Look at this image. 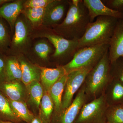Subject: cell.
Listing matches in <instances>:
<instances>
[{"instance_id":"14","label":"cell","mask_w":123,"mask_h":123,"mask_svg":"<svg viewBox=\"0 0 123 123\" xmlns=\"http://www.w3.org/2000/svg\"><path fill=\"white\" fill-rule=\"evenodd\" d=\"M24 1L25 0H13L0 7V17L9 24L12 35L16 21L24 10Z\"/></svg>"},{"instance_id":"34","label":"cell","mask_w":123,"mask_h":123,"mask_svg":"<svg viewBox=\"0 0 123 123\" xmlns=\"http://www.w3.org/2000/svg\"><path fill=\"white\" fill-rule=\"evenodd\" d=\"M0 123H14L11 121H4L0 119Z\"/></svg>"},{"instance_id":"3","label":"cell","mask_w":123,"mask_h":123,"mask_svg":"<svg viewBox=\"0 0 123 123\" xmlns=\"http://www.w3.org/2000/svg\"><path fill=\"white\" fill-rule=\"evenodd\" d=\"M118 19L108 16H99L88 24L85 32L78 40V49L98 44H109Z\"/></svg>"},{"instance_id":"2","label":"cell","mask_w":123,"mask_h":123,"mask_svg":"<svg viewBox=\"0 0 123 123\" xmlns=\"http://www.w3.org/2000/svg\"><path fill=\"white\" fill-rule=\"evenodd\" d=\"M33 39L45 38L52 44L55 49L54 53L51 58L57 63L65 62V65L70 62L78 50V40L66 39L57 34L53 29L42 25L34 29Z\"/></svg>"},{"instance_id":"24","label":"cell","mask_w":123,"mask_h":123,"mask_svg":"<svg viewBox=\"0 0 123 123\" xmlns=\"http://www.w3.org/2000/svg\"><path fill=\"white\" fill-rule=\"evenodd\" d=\"M0 119L14 123H20L22 121L16 116L11 109L8 99L0 91Z\"/></svg>"},{"instance_id":"32","label":"cell","mask_w":123,"mask_h":123,"mask_svg":"<svg viewBox=\"0 0 123 123\" xmlns=\"http://www.w3.org/2000/svg\"><path fill=\"white\" fill-rule=\"evenodd\" d=\"M31 123H43L38 115H35Z\"/></svg>"},{"instance_id":"31","label":"cell","mask_w":123,"mask_h":123,"mask_svg":"<svg viewBox=\"0 0 123 123\" xmlns=\"http://www.w3.org/2000/svg\"><path fill=\"white\" fill-rule=\"evenodd\" d=\"M7 55L0 54V82L7 80L6 64Z\"/></svg>"},{"instance_id":"10","label":"cell","mask_w":123,"mask_h":123,"mask_svg":"<svg viewBox=\"0 0 123 123\" xmlns=\"http://www.w3.org/2000/svg\"><path fill=\"white\" fill-rule=\"evenodd\" d=\"M88 98L83 85L70 105L59 115L52 117V123H74L81 109L86 103Z\"/></svg>"},{"instance_id":"23","label":"cell","mask_w":123,"mask_h":123,"mask_svg":"<svg viewBox=\"0 0 123 123\" xmlns=\"http://www.w3.org/2000/svg\"><path fill=\"white\" fill-rule=\"evenodd\" d=\"M6 69V81H22V70L17 57L7 55Z\"/></svg>"},{"instance_id":"8","label":"cell","mask_w":123,"mask_h":123,"mask_svg":"<svg viewBox=\"0 0 123 123\" xmlns=\"http://www.w3.org/2000/svg\"><path fill=\"white\" fill-rule=\"evenodd\" d=\"M92 68H87L78 69L68 74V79L62 97L60 112L70 105L73 101L74 95L84 84L87 74Z\"/></svg>"},{"instance_id":"15","label":"cell","mask_w":123,"mask_h":123,"mask_svg":"<svg viewBox=\"0 0 123 123\" xmlns=\"http://www.w3.org/2000/svg\"><path fill=\"white\" fill-rule=\"evenodd\" d=\"M109 45V59L112 63L123 56V19L118 20Z\"/></svg>"},{"instance_id":"11","label":"cell","mask_w":123,"mask_h":123,"mask_svg":"<svg viewBox=\"0 0 123 123\" xmlns=\"http://www.w3.org/2000/svg\"><path fill=\"white\" fill-rule=\"evenodd\" d=\"M55 51L54 47L48 40L45 38H38L33 40L25 56L31 63L38 65V61L48 62Z\"/></svg>"},{"instance_id":"18","label":"cell","mask_w":123,"mask_h":123,"mask_svg":"<svg viewBox=\"0 0 123 123\" xmlns=\"http://www.w3.org/2000/svg\"><path fill=\"white\" fill-rule=\"evenodd\" d=\"M105 93L108 105L123 104V82L112 78Z\"/></svg>"},{"instance_id":"21","label":"cell","mask_w":123,"mask_h":123,"mask_svg":"<svg viewBox=\"0 0 123 123\" xmlns=\"http://www.w3.org/2000/svg\"><path fill=\"white\" fill-rule=\"evenodd\" d=\"M12 35L9 24L0 17V54L8 55Z\"/></svg>"},{"instance_id":"28","label":"cell","mask_w":123,"mask_h":123,"mask_svg":"<svg viewBox=\"0 0 123 123\" xmlns=\"http://www.w3.org/2000/svg\"><path fill=\"white\" fill-rule=\"evenodd\" d=\"M110 72L112 78L123 83V56L111 63Z\"/></svg>"},{"instance_id":"35","label":"cell","mask_w":123,"mask_h":123,"mask_svg":"<svg viewBox=\"0 0 123 123\" xmlns=\"http://www.w3.org/2000/svg\"></svg>"},{"instance_id":"33","label":"cell","mask_w":123,"mask_h":123,"mask_svg":"<svg viewBox=\"0 0 123 123\" xmlns=\"http://www.w3.org/2000/svg\"><path fill=\"white\" fill-rule=\"evenodd\" d=\"M13 0H0V7L8 2L12 1Z\"/></svg>"},{"instance_id":"27","label":"cell","mask_w":123,"mask_h":123,"mask_svg":"<svg viewBox=\"0 0 123 123\" xmlns=\"http://www.w3.org/2000/svg\"><path fill=\"white\" fill-rule=\"evenodd\" d=\"M106 118L108 123H123V104L108 106Z\"/></svg>"},{"instance_id":"1","label":"cell","mask_w":123,"mask_h":123,"mask_svg":"<svg viewBox=\"0 0 123 123\" xmlns=\"http://www.w3.org/2000/svg\"><path fill=\"white\" fill-rule=\"evenodd\" d=\"M69 4L68 11L63 21L52 29L66 39L79 40L90 22L88 10L83 0H69Z\"/></svg>"},{"instance_id":"29","label":"cell","mask_w":123,"mask_h":123,"mask_svg":"<svg viewBox=\"0 0 123 123\" xmlns=\"http://www.w3.org/2000/svg\"><path fill=\"white\" fill-rule=\"evenodd\" d=\"M53 0H25L24 8H44Z\"/></svg>"},{"instance_id":"20","label":"cell","mask_w":123,"mask_h":123,"mask_svg":"<svg viewBox=\"0 0 123 123\" xmlns=\"http://www.w3.org/2000/svg\"><path fill=\"white\" fill-rule=\"evenodd\" d=\"M54 110L53 101L50 96L49 91L44 90L42 98L38 116L43 123H52V119Z\"/></svg>"},{"instance_id":"19","label":"cell","mask_w":123,"mask_h":123,"mask_svg":"<svg viewBox=\"0 0 123 123\" xmlns=\"http://www.w3.org/2000/svg\"><path fill=\"white\" fill-rule=\"evenodd\" d=\"M68 77V74L64 75L49 90V94L54 105L55 112L52 117L56 116L61 112L62 97Z\"/></svg>"},{"instance_id":"5","label":"cell","mask_w":123,"mask_h":123,"mask_svg":"<svg viewBox=\"0 0 123 123\" xmlns=\"http://www.w3.org/2000/svg\"><path fill=\"white\" fill-rule=\"evenodd\" d=\"M109 45L103 43L78 49L72 60L63 66L66 74L78 69L93 68L108 50Z\"/></svg>"},{"instance_id":"26","label":"cell","mask_w":123,"mask_h":123,"mask_svg":"<svg viewBox=\"0 0 123 123\" xmlns=\"http://www.w3.org/2000/svg\"><path fill=\"white\" fill-rule=\"evenodd\" d=\"M45 8H25L22 13L29 20L34 29L43 25Z\"/></svg>"},{"instance_id":"17","label":"cell","mask_w":123,"mask_h":123,"mask_svg":"<svg viewBox=\"0 0 123 123\" xmlns=\"http://www.w3.org/2000/svg\"><path fill=\"white\" fill-rule=\"evenodd\" d=\"M41 69L40 82L44 90L49 91L51 87L66 74L63 66L51 68L40 66Z\"/></svg>"},{"instance_id":"13","label":"cell","mask_w":123,"mask_h":123,"mask_svg":"<svg viewBox=\"0 0 123 123\" xmlns=\"http://www.w3.org/2000/svg\"><path fill=\"white\" fill-rule=\"evenodd\" d=\"M88 9L90 22L99 16H108L123 19V13L113 10L107 7L101 0H83Z\"/></svg>"},{"instance_id":"4","label":"cell","mask_w":123,"mask_h":123,"mask_svg":"<svg viewBox=\"0 0 123 123\" xmlns=\"http://www.w3.org/2000/svg\"><path fill=\"white\" fill-rule=\"evenodd\" d=\"M111 62L108 50L87 74L83 85L88 98L93 99L105 93L112 80L110 72Z\"/></svg>"},{"instance_id":"30","label":"cell","mask_w":123,"mask_h":123,"mask_svg":"<svg viewBox=\"0 0 123 123\" xmlns=\"http://www.w3.org/2000/svg\"><path fill=\"white\" fill-rule=\"evenodd\" d=\"M102 1L110 8L123 13V0H103Z\"/></svg>"},{"instance_id":"25","label":"cell","mask_w":123,"mask_h":123,"mask_svg":"<svg viewBox=\"0 0 123 123\" xmlns=\"http://www.w3.org/2000/svg\"><path fill=\"white\" fill-rule=\"evenodd\" d=\"M28 101L39 110L40 102L44 94L43 87L39 81H34L27 87Z\"/></svg>"},{"instance_id":"16","label":"cell","mask_w":123,"mask_h":123,"mask_svg":"<svg viewBox=\"0 0 123 123\" xmlns=\"http://www.w3.org/2000/svg\"><path fill=\"white\" fill-rule=\"evenodd\" d=\"M22 70V81L26 87L33 82H40L41 69L40 66L31 62L24 55L17 56Z\"/></svg>"},{"instance_id":"9","label":"cell","mask_w":123,"mask_h":123,"mask_svg":"<svg viewBox=\"0 0 123 123\" xmlns=\"http://www.w3.org/2000/svg\"><path fill=\"white\" fill-rule=\"evenodd\" d=\"M69 0H53L45 8L43 25L52 29L63 21L69 8Z\"/></svg>"},{"instance_id":"12","label":"cell","mask_w":123,"mask_h":123,"mask_svg":"<svg viewBox=\"0 0 123 123\" xmlns=\"http://www.w3.org/2000/svg\"><path fill=\"white\" fill-rule=\"evenodd\" d=\"M0 91L8 99L27 103L28 91L22 81H5L0 82Z\"/></svg>"},{"instance_id":"6","label":"cell","mask_w":123,"mask_h":123,"mask_svg":"<svg viewBox=\"0 0 123 123\" xmlns=\"http://www.w3.org/2000/svg\"><path fill=\"white\" fill-rule=\"evenodd\" d=\"M33 30L25 15L22 13L20 14L15 23L8 55L17 57L26 54L34 40Z\"/></svg>"},{"instance_id":"7","label":"cell","mask_w":123,"mask_h":123,"mask_svg":"<svg viewBox=\"0 0 123 123\" xmlns=\"http://www.w3.org/2000/svg\"><path fill=\"white\" fill-rule=\"evenodd\" d=\"M108 105L105 93L82 107L74 123H106Z\"/></svg>"},{"instance_id":"22","label":"cell","mask_w":123,"mask_h":123,"mask_svg":"<svg viewBox=\"0 0 123 123\" xmlns=\"http://www.w3.org/2000/svg\"><path fill=\"white\" fill-rule=\"evenodd\" d=\"M8 99L11 109L16 116L22 121L31 123L35 115L29 110L26 103Z\"/></svg>"}]
</instances>
